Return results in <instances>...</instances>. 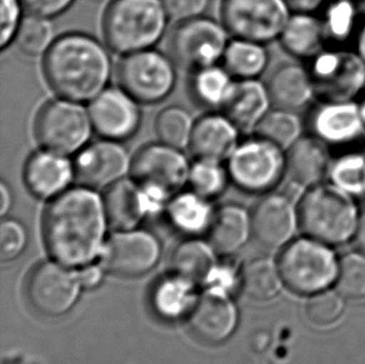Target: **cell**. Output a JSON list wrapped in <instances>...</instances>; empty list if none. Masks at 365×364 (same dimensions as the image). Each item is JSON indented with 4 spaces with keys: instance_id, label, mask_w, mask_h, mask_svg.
<instances>
[{
    "instance_id": "1",
    "label": "cell",
    "mask_w": 365,
    "mask_h": 364,
    "mask_svg": "<svg viewBox=\"0 0 365 364\" xmlns=\"http://www.w3.org/2000/svg\"><path fill=\"white\" fill-rule=\"evenodd\" d=\"M108 226L103 195L84 185L71 186L50 200L45 210V246L65 266H88L101 256Z\"/></svg>"
},
{
    "instance_id": "2",
    "label": "cell",
    "mask_w": 365,
    "mask_h": 364,
    "mask_svg": "<svg viewBox=\"0 0 365 364\" xmlns=\"http://www.w3.org/2000/svg\"><path fill=\"white\" fill-rule=\"evenodd\" d=\"M106 43L86 33H66L43 55V74L56 96L93 101L110 84L114 63Z\"/></svg>"
},
{
    "instance_id": "3",
    "label": "cell",
    "mask_w": 365,
    "mask_h": 364,
    "mask_svg": "<svg viewBox=\"0 0 365 364\" xmlns=\"http://www.w3.org/2000/svg\"><path fill=\"white\" fill-rule=\"evenodd\" d=\"M168 21L163 0H111L103 16V35L111 51L131 54L155 48Z\"/></svg>"
},
{
    "instance_id": "4",
    "label": "cell",
    "mask_w": 365,
    "mask_h": 364,
    "mask_svg": "<svg viewBox=\"0 0 365 364\" xmlns=\"http://www.w3.org/2000/svg\"><path fill=\"white\" fill-rule=\"evenodd\" d=\"M359 216L356 197L331 181L306 188L298 205L303 231L327 245H341L354 236Z\"/></svg>"
},
{
    "instance_id": "5",
    "label": "cell",
    "mask_w": 365,
    "mask_h": 364,
    "mask_svg": "<svg viewBox=\"0 0 365 364\" xmlns=\"http://www.w3.org/2000/svg\"><path fill=\"white\" fill-rule=\"evenodd\" d=\"M191 165L182 148L161 141L146 143L133 153L130 176L141 187L150 215L166 211L171 198L185 190Z\"/></svg>"
},
{
    "instance_id": "6",
    "label": "cell",
    "mask_w": 365,
    "mask_h": 364,
    "mask_svg": "<svg viewBox=\"0 0 365 364\" xmlns=\"http://www.w3.org/2000/svg\"><path fill=\"white\" fill-rule=\"evenodd\" d=\"M226 163L233 185L247 193L266 195L287 178L286 150L257 133L241 140Z\"/></svg>"
},
{
    "instance_id": "7",
    "label": "cell",
    "mask_w": 365,
    "mask_h": 364,
    "mask_svg": "<svg viewBox=\"0 0 365 364\" xmlns=\"http://www.w3.org/2000/svg\"><path fill=\"white\" fill-rule=\"evenodd\" d=\"M94 133L89 108L69 98L58 96L46 101L35 118L34 135L40 148L68 156L79 153Z\"/></svg>"
},
{
    "instance_id": "8",
    "label": "cell",
    "mask_w": 365,
    "mask_h": 364,
    "mask_svg": "<svg viewBox=\"0 0 365 364\" xmlns=\"http://www.w3.org/2000/svg\"><path fill=\"white\" fill-rule=\"evenodd\" d=\"M316 101L359 100L365 88V61L356 50L327 46L308 61Z\"/></svg>"
},
{
    "instance_id": "9",
    "label": "cell",
    "mask_w": 365,
    "mask_h": 364,
    "mask_svg": "<svg viewBox=\"0 0 365 364\" xmlns=\"http://www.w3.org/2000/svg\"><path fill=\"white\" fill-rule=\"evenodd\" d=\"M178 64L160 50H141L123 55L116 75L119 86L141 105L161 103L173 93L178 81Z\"/></svg>"
},
{
    "instance_id": "10",
    "label": "cell",
    "mask_w": 365,
    "mask_h": 364,
    "mask_svg": "<svg viewBox=\"0 0 365 364\" xmlns=\"http://www.w3.org/2000/svg\"><path fill=\"white\" fill-rule=\"evenodd\" d=\"M230 36L222 20L206 15L185 20L178 23L171 33L168 54L178 68L193 73L222 61Z\"/></svg>"
},
{
    "instance_id": "11",
    "label": "cell",
    "mask_w": 365,
    "mask_h": 364,
    "mask_svg": "<svg viewBox=\"0 0 365 364\" xmlns=\"http://www.w3.org/2000/svg\"><path fill=\"white\" fill-rule=\"evenodd\" d=\"M278 267L283 282L301 295L327 290L336 280L339 266L331 248L314 238H301L288 245Z\"/></svg>"
},
{
    "instance_id": "12",
    "label": "cell",
    "mask_w": 365,
    "mask_h": 364,
    "mask_svg": "<svg viewBox=\"0 0 365 364\" xmlns=\"http://www.w3.org/2000/svg\"><path fill=\"white\" fill-rule=\"evenodd\" d=\"M286 0H223L221 16L232 38L268 44L279 35L291 16Z\"/></svg>"
},
{
    "instance_id": "13",
    "label": "cell",
    "mask_w": 365,
    "mask_h": 364,
    "mask_svg": "<svg viewBox=\"0 0 365 364\" xmlns=\"http://www.w3.org/2000/svg\"><path fill=\"white\" fill-rule=\"evenodd\" d=\"M81 288L79 275L58 261L35 266L25 283L30 305L46 317L66 315L78 302Z\"/></svg>"
},
{
    "instance_id": "14",
    "label": "cell",
    "mask_w": 365,
    "mask_h": 364,
    "mask_svg": "<svg viewBox=\"0 0 365 364\" xmlns=\"http://www.w3.org/2000/svg\"><path fill=\"white\" fill-rule=\"evenodd\" d=\"M161 258L158 237L145 230L115 232L105 242L101 266L105 271L121 277H138L153 271Z\"/></svg>"
},
{
    "instance_id": "15",
    "label": "cell",
    "mask_w": 365,
    "mask_h": 364,
    "mask_svg": "<svg viewBox=\"0 0 365 364\" xmlns=\"http://www.w3.org/2000/svg\"><path fill=\"white\" fill-rule=\"evenodd\" d=\"M75 180L95 190H106L130 176L133 155L123 143L100 138L74 155Z\"/></svg>"
},
{
    "instance_id": "16",
    "label": "cell",
    "mask_w": 365,
    "mask_h": 364,
    "mask_svg": "<svg viewBox=\"0 0 365 364\" xmlns=\"http://www.w3.org/2000/svg\"><path fill=\"white\" fill-rule=\"evenodd\" d=\"M88 108L100 138L125 143L138 133L143 123L141 103L121 86H108L90 101Z\"/></svg>"
},
{
    "instance_id": "17",
    "label": "cell",
    "mask_w": 365,
    "mask_h": 364,
    "mask_svg": "<svg viewBox=\"0 0 365 364\" xmlns=\"http://www.w3.org/2000/svg\"><path fill=\"white\" fill-rule=\"evenodd\" d=\"M312 135L331 148H349L365 138V121L358 100L317 101L308 118Z\"/></svg>"
},
{
    "instance_id": "18",
    "label": "cell",
    "mask_w": 365,
    "mask_h": 364,
    "mask_svg": "<svg viewBox=\"0 0 365 364\" xmlns=\"http://www.w3.org/2000/svg\"><path fill=\"white\" fill-rule=\"evenodd\" d=\"M252 236L259 246L276 250L284 246L296 231L298 208L289 197L269 192L263 195L251 212Z\"/></svg>"
},
{
    "instance_id": "19",
    "label": "cell",
    "mask_w": 365,
    "mask_h": 364,
    "mask_svg": "<svg viewBox=\"0 0 365 364\" xmlns=\"http://www.w3.org/2000/svg\"><path fill=\"white\" fill-rule=\"evenodd\" d=\"M23 180L33 196L53 200L74 182V161L64 153L40 148L25 161Z\"/></svg>"
},
{
    "instance_id": "20",
    "label": "cell",
    "mask_w": 365,
    "mask_h": 364,
    "mask_svg": "<svg viewBox=\"0 0 365 364\" xmlns=\"http://www.w3.org/2000/svg\"><path fill=\"white\" fill-rule=\"evenodd\" d=\"M192 335L208 345L223 343L235 333L238 310L230 295L207 290L187 317Z\"/></svg>"
},
{
    "instance_id": "21",
    "label": "cell",
    "mask_w": 365,
    "mask_h": 364,
    "mask_svg": "<svg viewBox=\"0 0 365 364\" xmlns=\"http://www.w3.org/2000/svg\"><path fill=\"white\" fill-rule=\"evenodd\" d=\"M241 133L223 111H210L196 120L188 148L195 158L227 161L242 140Z\"/></svg>"
},
{
    "instance_id": "22",
    "label": "cell",
    "mask_w": 365,
    "mask_h": 364,
    "mask_svg": "<svg viewBox=\"0 0 365 364\" xmlns=\"http://www.w3.org/2000/svg\"><path fill=\"white\" fill-rule=\"evenodd\" d=\"M331 148L314 135H302L286 150L287 178L302 188L328 181Z\"/></svg>"
},
{
    "instance_id": "23",
    "label": "cell",
    "mask_w": 365,
    "mask_h": 364,
    "mask_svg": "<svg viewBox=\"0 0 365 364\" xmlns=\"http://www.w3.org/2000/svg\"><path fill=\"white\" fill-rule=\"evenodd\" d=\"M273 108L301 111L316 100L311 73L307 65L284 63L272 71L267 81Z\"/></svg>"
},
{
    "instance_id": "24",
    "label": "cell",
    "mask_w": 365,
    "mask_h": 364,
    "mask_svg": "<svg viewBox=\"0 0 365 364\" xmlns=\"http://www.w3.org/2000/svg\"><path fill=\"white\" fill-rule=\"evenodd\" d=\"M272 105L266 83L259 79L236 80L223 113L237 125L241 131H256Z\"/></svg>"
},
{
    "instance_id": "25",
    "label": "cell",
    "mask_w": 365,
    "mask_h": 364,
    "mask_svg": "<svg viewBox=\"0 0 365 364\" xmlns=\"http://www.w3.org/2000/svg\"><path fill=\"white\" fill-rule=\"evenodd\" d=\"M103 198L110 226L116 231L138 228L140 222L150 215L146 197L131 176L108 187Z\"/></svg>"
},
{
    "instance_id": "26",
    "label": "cell",
    "mask_w": 365,
    "mask_h": 364,
    "mask_svg": "<svg viewBox=\"0 0 365 364\" xmlns=\"http://www.w3.org/2000/svg\"><path fill=\"white\" fill-rule=\"evenodd\" d=\"M197 283L173 272L155 282L150 293L153 313L168 322L186 318L198 300Z\"/></svg>"
},
{
    "instance_id": "27",
    "label": "cell",
    "mask_w": 365,
    "mask_h": 364,
    "mask_svg": "<svg viewBox=\"0 0 365 364\" xmlns=\"http://www.w3.org/2000/svg\"><path fill=\"white\" fill-rule=\"evenodd\" d=\"M278 41L293 59L308 63L328 46L321 15L292 13Z\"/></svg>"
},
{
    "instance_id": "28",
    "label": "cell",
    "mask_w": 365,
    "mask_h": 364,
    "mask_svg": "<svg viewBox=\"0 0 365 364\" xmlns=\"http://www.w3.org/2000/svg\"><path fill=\"white\" fill-rule=\"evenodd\" d=\"M251 236V213L235 203L220 207L208 230L211 246L225 256L240 251Z\"/></svg>"
},
{
    "instance_id": "29",
    "label": "cell",
    "mask_w": 365,
    "mask_h": 364,
    "mask_svg": "<svg viewBox=\"0 0 365 364\" xmlns=\"http://www.w3.org/2000/svg\"><path fill=\"white\" fill-rule=\"evenodd\" d=\"M165 213L173 228L183 235L198 236L208 232L216 211L211 200L190 188L175 195Z\"/></svg>"
},
{
    "instance_id": "30",
    "label": "cell",
    "mask_w": 365,
    "mask_h": 364,
    "mask_svg": "<svg viewBox=\"0 0 365 364\" xmlns=\"http://www.w3.org/2000/svg\"><path fill=\"white\" fill-rule=\"evenodd\" d=\"M190 93L193 100L210 111H222L236 79L223 65L216 64L191 73Z\"/></svg>"
},
{
    "instance_id": "31",
    "label": "cell",
    "mask_w": 365,
    "mask_h": 364,
    "mask_svg": "<svg viewBox=\"0 0 365 364\" xmlns=\"http://www.w3.org/2000/svg\"><path fill=\"white\" fill-rule=\"evenodd\" d=\"M269 64L266 44L233 38L223 54L222 65L236 80L259 79Z\"/></svg>"
},
{
    "instance_id": "32",
    "label": "cell",
    "mask_w": 365,
    "mask_h": 364,
    "mask_svg": "<svg viewBox=\"0 0 365 364\" xmlns=\"http://www.w3.org/2000/svg\"><path fill=\"white\" fill-rule=\"evenodd\" d=\"M321 10L328 46H346L354 41L363 14L351 0H327Z\"/></svg>"
},
{
    "instance_id": "33",
    "label": "cell",
    "mask_w": 365,
    "mask_h": 364,
    "mask_svg": "<svg viewBox=\"0 0 365 364\" xmlns=\"http://www.w3.org/2000/svg\"><path fill=\"white\" fill-rule=\"evenodd\" d=\"M211 243L191 238L181 242L173 253V272L195 283H205L217 265Z\"/></svg>"
},
{
    "instance_id": "34",
    "label": "cell",
    "mask_w": 365,
    "mask_h": 364,
    "mask_svg": "<svg viewBox=\"0 0 365 364\" xmlns=\"http://www.w3.org/2000/svg\"><path fill=\"white\" fill-rule=\"evenodd\" d=\"M240 285L248 298L267 302L279 295L283 278L279 267L272 260L255 258L243 268Z\"/></svg>"
},
{
    "instance_id": "35",
    "label": "cell",
    "mask_w": 365,
    "mask_h": 364,
    "mask_svg": "<svg viewBox=\"0 0 365 364\" xmlns=\"http://www.w3.org/2000/svg\"><path fill=\"white\" fill-rule=\"evenodd\" d=\"M328 181L356 198L365 197V151L349 148L333 158Z\"/></svg>"
},
{
    "instance_id": "36",
    "label": "cell",
    "mask_w": 365,
    "mask_h": 364,
    "mask_svg": "<svg viewBox=\"0 0 365 364\" xmlns=\"http://www.w3.org/2000/svg\"><path fill=\"white\" fill-rule=\"evenodd\" d=\"M226 161L211 158H195L190 170L188 186L208 200L222 196L231 183Z\"/></svg>"
},
{
    "instance_id": "37",
    "label": "cell",
    "mask_w": 365,
    "mask_h": 364,
    "mask_svg": "<svg viewBox=\"0 0 365 364\" xmlns=\"http://www.w3.org/2000/svg\"><path fill=\"white\" fill-rule=\"evenodd\" d=\"M303 121L297 111L286 108H272L255 133L287 150L303 135Z\"/></svg>"
},
{
    "instance_id": "38",
    "label": "cell",
    "mask_w": 365,
    "mask_h": 364,
    "mask_svg": "<svg viewBox=\"0 0 365 364\" xmlns=\"http://www.w3.org/2000/svg\"><path fill=\"white\" fill-rule=\"evenodd\" d=\"M195 120L186 108L178 105L163 108L155 120L158 141L173 148H188L192 136Z\"/></svg>"
},
{
    "instance_id": "39",
    "label": "cell",
    "mask_w": 365,
    "mask_h": 364,
    "mask_svg": "<svg viewBox=\"0 0 365 364\" xmlns=\"http://www.w3.org/2000/svg\"><path fill=\"white\" fill-rule=\"evenodd\" d=\"M54 26L49 18L29 14L24 16L15 44L28 56L44 55L54 43Z\"/></svg>"
},
{
    "instance_id": "40",
    "label": "cell",
    "mask_w": 365,
    "mask_h": 364,
    "mask_svg": "<svg viewBox=\"0 0 365 364\" xmlns=\"http://www.w3.org/2000/svg\"><path fill=\"white\" fill-rule=\"evenodd\" d=\"M338 292L348 298L365 297V255L349 253L341 258L336 275Z\"/></svg>"
},
{
    "instance_id": "41",
    "label": "cell",
    "mask_w": 365,
    "mask_h": 364,
    "mask_svg": "<svg viewBox=\"0 0 365 364\" xmlns=\"http://www.w3.org/2000/svg\"><path fill=\"white\" fill-rule=\"evenodd\" d=\"M344 310L341 295L331 290H322L312 295L306 305V317L311 325L326 327L336 323Z\"/></svg>"
},
{
    "instance_id": "42",
    "label": "cell",
    "mask_w": 365,
    "mask_h": 364,
    "mask_svg": "<svg viewBox=\"0 0 365 364\" xmlns=\"http://www.w3.org/2000/svg\"><path fill=\"white\" fill-rule=\"evenodd\" d=\"M28 243L26 228L21 222L4 218L0 227V257L3 261H11L20 256Z\"/></svg>"
},
{
    "instance_id": "43",
    "label": "cell",
    "mask_w": 365,
    "mask_h": 364,
    "mask_svg": "<svg viewBox=\"0 0 365 364\" xmlns=\"http://www.w3.org/2000/svg\"><path fill=\"white\" fill-rule=\"evenodd\" d=\"M21 0H1V31H0V49L5 50L14 43L24 19Z\"/></svg>"
},
{
    "instance_id": "44",
    "label": "cell",
    "mask_w": 365,
    "mask_h": 364,
    "mask_svg": "<svg viewBox=\"0 0 365 364\" xmlns=\"http://www.w3.org/2000/svg\"><path fill=\"white\" fill-rule=\"evenodd\" d=\"M163 3L170 20L181 23L205 15L210 0H163Z\"/></svg>"
},
{
    "instance_id": "45",
    "label": "cell",
    "mask_w": 365,
    "mask_h": 364,
    "mask_svg": "<svg viewBox=\"0 0 365 364\" xmlns=\"http://www.w3.org/2000/svg\"><path fill=\"white\" fill-rule=\"evenodd\" d=\"M29 14L39 15L53 19L69 10L75 0H21Z\"/></svg>"
},
{
    "instance_id": "46",
    "label": "cell",
    "mask_w": 365,
    "mask_h": 364,
    "mask_svg": "<svg viewBox=\"0 0 365 364\" xmlns=\"http://www.w3.org/2000/svg\"><path fill=\"white\" fill-rule=\"evenodd\" d=\"M78 275H79L80 285L83 288L94 290L103 282L104 267L88 265V266L81 267V271Z\"/></svg>"
},
{
    "instance_id": "47",
    "label": "cell",
    "mask_w": 365,
    "mask_h": 364,
    "mask_svg": "<svg viewBox=\"0 0 365 364\" xmlns=\"http://www.w3.org/2000/svg\"><path fill=\"white\" fill-rule=\"evenodd\" d=\"M292 13H318L327 0H286Z\"/></svg>"
},
{
    "instance_id": "48",
    "label": "cell",
    "mask_w": 365,
    "mask_h": 364,
    "mask_svg": "<svg viewBox=\"0 0 365 364\" xmlns=\"http://www.w3.org/2000/svg\"><path fill=\"white\" fill-rule=\"evenodd\" d=\"M0 197H1L0 213H1V216H5L9 211L11 203H13V196H11L10 187L6 185L5 181H1V183H0Z\"/></svg>"
},
{
    "instance_id": "49",
    "label": "cell",
    "mask_w": 365,
    "mask_h": 364,
    "mask_svg": "<svg viewBox=\"0 0 365 364\" xmlns=\"http://www.w3.org/2000/svg\"><path fill=\"white\" fill-rule=\"evenodd\" d=\"M354 49L356 53L361 55L365 61V16H363L359 29L356 31V39H354Z\"/></svg>"
},
{
    "instance_id": "50",
    "label": "cell",
    "mask_w": 365,
    "mask_h": 364,
    "mask_svg": "<svg viewBox=\"0 0 365 364\" xmlns=\"http://www.w3.org/2000/svg\"><path fill=\"white\" fill-rule=\"evenodd\" d=\"M356 243L361 251L365 253V211L359 216L356 231Z\"/></svg>"
},
{
    "instance_id": "51",
    "label": "cell",
    "mask_w": 365,
    "mask_h": 364,
    "mask_svg": "<svg viewBox=\"0 0 365 364\" xmlns=\"http://www.w3.org/2000/svg\"><path fill=\"white\" fill-rule=\"evenodd\" d=\"M351 1L356 5V8L359 9L363 16H365V0H351Z\"/></svg>"
},
{
    "instance_id": "52",
    "label": "cell",
    "mask_w": 365,
    "mask_h": 364,
    "mask_svg": "<svg viewBox=\"0 0 365 364\" xmlns=\"http://www.w3.org/2000/svg\"><path fill=\"white\" fill-rule=\"evenodd\" d=\"M358 103L361 105V113H363V118H364L365 121V88L363 90V93H361V98L358 100Z\"/></svg>"
}]
</instances>
